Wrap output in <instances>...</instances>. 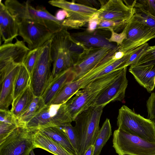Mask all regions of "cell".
<instances>
[{
    "label": "cell",
    "instance_id": "1",
    "mask_svg": "<svg viewBox=\"0 0 155 155\" xmlns=\"http://www.w3.org/2000/svg\"><path fill=\"white\" fill-rule=\"evenodd\" d=\"M84 48L65 27L54 33L51 47L53 67L48 85L61 72L71 67Z\"/></svg>",
    "mask_w": 155,
    "mask_h": 155
},
{
    "label": "cell",
    "instance_id": "2",
    "mask_svg": "<svg viewBox=\"0 0 155 155\" xmlns=\"http://www.w3.org/2000/svg\"><path fill=\"white\" fill-rule=\"evenodd\" d=\"M124 68L115 70L91 82L65 103L72 121L79 114L93 106L100 95L119 76Z\"/></svg>",
    "mask_w": 155,
    "mask_h": 155
},
{
    "label": "cell",
    "instance_id": "3",
    "mask_svg": "<svg viewBox=\"0 0 155 155\" xmlns=\"http://www.w3.org/2000/svg\"><path fill=\"white\" fill-rule=\"evenodd\" d=\"M4 4L16 20L26 19L35 22L45 26L53 33L64 27L62 22L58 21L46 8H35L29 1L21 3L16 0H6Z\"/></svg>",
    "mask_w": 155,
    "mask_h": 155
},
{
    "label": "cell",
    "instance_id": "4",
    "mask_svg": "<svg viewBox=\"0 0 155 155\" xmlns=\"http://www.w3.org/2000/svg\"><path fill=\"white\" fill-rule=\"evenodd\" d=\"M104 107H91L75 119L74 127L80 140L78 155H83L90 146L94 145L100 130L99 124Z\"/></svg>",
    "mask_w": 155,
    "mask_h": 155
},
{
    "label": "cell",
    "instance_id": "5",
    "mask_svg": "<svg viewBox=\"0 0 155 155\" xmlns=\"http://www.w3.org/2000/svg\"><path fill=\"white\" fill-rule=\"evenodd\" d=\"M118 128L155 143V127L153 121L137 114L124 105L119 109L117 117Z\"/></svg>",
    "mask_w": 155,
    "mask_h": 155
},
{
    "label": "cell",
    "instance_id": "6",
    "mask_svg": "<svg viewBox=\"0 0 155 155\" xmlns=\"http://www.w3.org/2000/svg\"><path fill=\"white\" fill-rule=\"evenodd\" d=\"M113 147L118 155H155V143L118 128L113 135Z\"/></svg>",
    "mask_w": 155,
    "mask_h": 155
},
{
    "label": "cell",
    "instance_id": "7",
    "mask_svg": "<svg viewBox=\"0 0 155 155\" xmlns=\"http://www.w3.org/2000/svg\"><path fill=\"white\" fill-rule=\"evenodd\" d=\"M48 3L68 13L67 17L62 22L63 26L67 28L76 29L82 27L96 15L98 10L86 5L65 0H52Z\"/></svg>",
    "mask_w": 155,
    "mask_h": 155
},
{
    "label": "cell",
    "instance_id": "8",
    "mask_svg": "<svg viewBox=\"0 0 155 155\" xmlns=\"http://www.w3.org/2000/svg\"><path fill=\"white\" fill-rule=\"evenodd\" d=\"M51 38L42 46L31 77L30 87L35 96H42L51 76L52 63L51 49Z\"/></svg>",
    "mask_w": 155,
    "mask_h": 155
},
{
    "label": "cell",
    "instance_id": "9",
    "mask_svg": "<svg viewBox=\"0 0 155 155\" xmlns=\"http://www.w3.org/2000/svg\"><path fill=\"white\" fill-rule=\"evenodd\" d=\"M72 120L66 110L65 103L50 104L46 106L27 124L26 127L33 130L53 126L71 124Z\"/></svg>",
    "mask_w": 155,
    "mask_h": 155
},
{
    "label": "cell",
    "instance_id": "10",
    "mask_svg": "<svg viewBox=\"0 0 155 155\" xmlns=\"http://www.w3.org/2000/svg\"><path fill=\"white\" fill-rule=\"evenodd\" d=\"M35 130L18 127L0 143V155H29L34 149L32 134Z\"/></svg>",
    "mask_w": 155,
    "mask_h": 155
},
{
    "label": "cell",
    "instance_id": "11",
    "mask_svg": "<svg viewBox=\"0 0 155 155\" xmlns=\"http://www.w3.org/2000/svg\"><path fill=\"white\" fill-rule=\"evenodd\" d=\"M16 21L18 25V35L27 43L30 50L41 47L53 35L47 28L38 23L26 19Z\"/></svg>",
    "mask_w": 155,
    "mask_h": 155
},
{
    "label": "cell",
    "instance_id": "12",
    "mask_svg": "<svg viewBox=\"0 0 155 155\" xmlns=\"http://www.w3.org/2000/svg\"><path fill=\"white\" fill-rule=\"evenodd\" d=\"M126 38L119 50L128 53L155 38V30L132 18L125 27Z\"/></svg>",
    "mask_w": 155,
    "mask_h": 155
},
{
    "label": "cell",
    "instance_id": "13",
    "mask_svg": "<svg viewBox=\"0 0 155 155\" xmlns=\"http://www.w3.org/2000/svg\"><path fill=\"white\" fill-rule=\"evenodd\" d=\"M134 3L129 5L121 0H109L101 5L96 16L101 21L129 22L135 13Z\"/></svg>",
    "mask_w": 155,
    "mask_h": 155
},
{
    "label": "cell",
    "instance_id": "14",
    "mask_svg": "<svg viewBox=\"0 0 155 155\" xmlns=\"http://www.w3.org/2000/svg\"><path fill=\"white\" fill-rule=\"evenodd\" d=\"M112 50L104 48H84L71 67L74 76V81L95 68Z\"/></svg>",
    "mask_w": 155,
    "mask_h": 155
},
{
    "label": "cell",
    "instance_id": "15",
    "mask_svg": "<svg viewBox=\"0 0 155 155\" xmlns=\"http://www.w3.org/2000/svg\"><path fill=\"white\" fill-rule=\"evenodd\" d=\"M21 64L12 63L0 69V109L8 110L13 100L16 78Z\"/></svg>",
    "mask_w": 155,
    "mask_h": 155
},
{
    "label": "cell",
    "instance_id": "16",
    "mask_svg": "<svg viewBox=\"0 0 155 155\" xmlns=\"http://www.w3.org/2000/svg\"><path fill=\"white\" fill-rule=\"evenodd\" d=\"M127 67L124 68L117 79L99 96L93 106L105 107L116 101L123 102L128 84L126 78Z\"/></svg>",
    "mask_w": 155,
    "mask_h": 155
},
{
    "label": "cell",
    "instance_id": "17",
    "mask_svg": "<svg viewBox=\"0 0 155 155\" xmlns=\"http://www.w3.org/2000/svg\"><path fill=\"white\" fill-rule=\"evenodd\" d=\"M14 43L3 44L0 47V68L12 63L22 64L30 49L24 42L17 38Z\"/></svg>",
    "mask_w": 155,
    "mask_h": 155
},
{
    "label": "cell",
    "instance_id": "18",
    "mask_svg": "<svg viewBox=\"0 0 155 155\" xmlns=\"http://www.w3.org/2000/svg\"><path fill=\"white\" fill-rule=\"evenodd\" d=\"M0 32L4 44L12 43L18 35L17 22L5 4L0 2Z\"/></svg>",
    "mask_w": 155,
    "mask_h": 155
},
{
    "label": "cell",
    "instance_id": "19",
    "mask_svg": "<svg viewBox=\"0 0 155 155\" xmlns=\"http://www.w3.org/2000/svg\"><path fill=\"white\" fill-rule=\"evenodd\" d=\"M74 79L71 67L60 73L47 86L41 96L46 105L51 104L63 87Z\"/></svg>",
    "mask_w": 155,
    "mask_h": 155
},
{
    "label": "cell",
    "instance_id": "20",
    "mask_svg": "<svg viewBox=\"0 0 155 155\" xmlns=\"http://www.w3.org/2000/svg\"><path fill=\"white\" fill-rule=\"evenodd\" d=\"M32 141L34 149L41 148L54 155H75L39 129L34 131Z\"/></svg>",
    "mask_w": 155,
    "mask_h": 155
},
{
    "label": "cell",
    "instance_id": "21",
    "mask_svg": "<svg viewBox=\"0 0 155 155\" xmlns=\"http://www.w3.org/2000/svg\"><path fill=\"white\" fill-rule=\"evenodd\" d=\"M71 35L75 40L85 48H104L114 49L117 47V45L109 42L107 38L86 31L74 33Z\"/></svg>",
    "mask_w": 155,
    "mask_h": 155
},
{
    "label": "cell",
    "instance_id": "22",
    "mask_svg": "<svg viewBox=\"0 0 155 155\" xmlns=\"http://www.w3.org/2000/svg\"><path fill=\"white\" fill-rule=\"evenodd\" d=\"M129 71L138 83L150 93L155 86V65L130 66Z\"/></svg>",
    "mask_w": 155,
    "mask_h": 155
},
{
    "label": "cell",
    "instance_id": "23",
    "mask_svg": "<svg viewBox=\"0 0 155 155\" xmlns=\"http://www.w3.org/2000/svg\"><path fill=\"white\" fill-rule=\"evenodd\" d=\"M35 97L30 85L12 102L10 111L17 120L27 109L32 102Z\"/></svg>",
    "mask_w": 155,
    "mask_h": 155
},
{
    "label": "cell",
    "instance_id": "24",
    "mask_svg": "<svg viewBox=\"0 0 155 155\" xmlns=\"http://www.w3.org/2000/svg\"><path fill=\"white\" fill-rule=\"evenodd\" d=\"M38 129L61 144L70 152L75 155H78L67 135L59 126L41 128Z\"/></svg>",
    "mask_w": 155,
    "mask_h": 155
},
{
    "label": "cell",
    "instance_id": "25",
    "mask_svg": "<svg viewBox=\"0 0 155 155\" xmlns=\"http://www.w3.org/2000/svg\"><path fill=\"white\" fill-rule=\"evenodd\" d=\"M46 105L41 97L35 96L27 109L18 119L19 126L26 127L28 122L39 114Z\"/></svg>",
    "mask_w": 155,
    "mask_h": 155
},
{
    "label": "cell",
    "instance_id": "26",
    "mask_svg": "<svg viewBox=\"0 0 155 155\" xmlns=\"http://www.w3.org/2000/svg\"><path fill=\"white\" fill-rule=\"evenodd\" d=\"M30 74L22 64L15 81L13 102L30 85Z\"/></svg>",
    "mask_w": 155,
    "mask_h": 155
},
{
    "label": "cell",
    "instance_id": "27",
    "mask_svg": "<svg viewBox=\"0 0 155 155\" xmlns=\"http://www.w3.org/2000/svg\"><path fill=\"white\" fill-rule=\"evenodd\" d=\"M112 129L110 120L107 118L100 129L94 144L93 155H99L103 147L112 135Z\"/></svg>",
    "mask_w": 155,
    "mask_h": 155
},
{
    "label": "cell",
    "instance_id": "28",
    "mask_svg": "<svg viewBox=\"0 0 155 155\" xmlns=\"http://www.w3.org/2000/svg\"><path fill=\"white\" fill-rule=\"evenodd\" d=\"M134 8L135 13L132 19L151 28L155 30V17L143 9Z\"/></svg>",
    "mask_w": 155,
    "mask_h": 155
},
{
    "label": "cell",
    "instance_id": "29",
    "mask_svg": "<svg viewBox=\"0 0 155 155\" xmlns=\"http://www.w3.org/2000/svg\"><path fill=\"white\" fill-rule=\"evenodd\" d=\"M42 46L30 50L26 56L22 63L28 71L31 77L41 53Z\"/></svg>",
    "mask_w": 155,
    "mask_h": 155
},
{
    "label": "cell",
    "instance_id": "30",
    "mask_svg": "<svg viewBox=\"0 0 155 155\" xmlns=\"http://www.w3.org/2000/svg\"><path fill=\"white\" fill-rule=\"evenodd\" d=\"M155 65V45L149 46L133 66H145Z\"/></svg>",
    "mask_w": 155,
    "mask_h": 155
},
{
    "label": "cell",
    "instance_id": "31",
    "mask_svg": "<svg viewBox=\"0 0 155 155\" xmlns=\"http://www.w3.org/2000/svg\"><path fill=\"white\" fill-rule=\"evenodd\" d=\"M60 127L67 135L71 144L78 155L80 147V140L74 127L71 124Z\"/></svg>",
    "mask_w": 155,
    "mask_h": 155
},
{
    "label": "cell",
    "instance_id": "32",
    "mask_svg": "<svg viewBox=\"0 0 155 155\" xmlns=\"http://www.w3.org/2000/svg\"><path fill=\"white\" fill-rule=\"evenodd\" d=\"M129 22H115L101 20L97 26V29L110 31L113 30L114 32L118 33L120 31H122Z\"/></svg>",
    "mask_w": 155,
    "mask_h": 155
},
{
    "label": "cell",
    "instance_id": "33",
    "mask_svg": "<svg viewBox=\"0 0 155 155\" xmlns=\"http://www.w3.org/2000/svg\"><path fill=\"white\" fill-rule=\"evenodd\" d=\"M149 44L147 43L135 49L127 61L125 67L134 65L137 63L141 56L147 49Z\"/></svg>",
    "mask_w": 155,
    "mask_h": 155
},
{
    "label": "cell",
    "instance_id": "34",
    "mask_svg": "<svg viewBox=\"0 0 155 155\" xmlns=\"http://www.w3.org/2000/svg\"><path fill=\"white\" fill-rule=\"evenodd\" d=\"M134 7L143 9L155 17V0H135Z\"/></svg>",
    "mask_w": 155,
    "mask_h": 155
},
{
    "label": "cell",
    "instance_id": "35",
    "mask_svg": "<svg viewBox=\"0 0 155 155\" xmlns=\"http://www.w3.org/2000/svg\"><path fill=\"white\" fill-rule=\"evenodd\" d=\"M110 31L111 35L110 37L107 38L108 41L110 42H115L117 46H121L126 38L125 27L122 31L119 33L114 32L113 30Z\"/></svg>",
    "mask_w": 155,
    "mask_h": 155
},
{
    "label": "cell",
    "instance_id": "36",
    "mask_svg": "<svg viewBox=\"0 0 155 155\" xmlns=\"http://www.w3.org/2000/svg\"><path fill=\"white\" fill-rule=\"evenodd\" d=\"M148 119H151L155 117V92L151 94L146 103Z\"/></svg>",
    "mask_w": 155,
    "mask_h": 155
},
{
    "label": "cell",
    "instance_id": "37",
    "mask_svg": "<svg viewBox=\"0 0 155 155\" xmlns=\"http://www.w3.org/2000/svg\"><path fill=\"white\" fill-rule=\"evenodd\" d=\"M101 20L97 18L96 15L91 19L87 22L86 31L90 33H93L97 29V26Z\"/></svg>",
    "mask_w": 155,
    "mask_h": 155
},
{
    "label": "cell",
    "instance_id": "38",
    "mask_svg": "<svg viewBox=\"0 0 155 155\" xmlns=\"http://www.w3.org/2000/svg\"><path fill=\"white\" fill-rule=\"evenodd\" d=\"M55 16L59 21L62 22L68 16V13L65 10L61 9L58 10Z\"/></svg>",
    "mask_w": 155,
    "mask_h": 155
},
{
    "label": "cell",
    "instance_id": "39",
    "mask_svg": "<svg viewBox=\"0 0 155 155\" xmlns=\"http://www.w3.org/2000/svg\"><path fill=\"white\" fill-rule=\"evenodd\" d=\"M94 147L93 145L90 146L83 155H93Z\"/></svg>",
    "mask_w": 155,
    "mask_h": 155
},
{
    "label": "cell",
    "instance_id": "40",
    "mask_svg": "<svg viewBox=\"0 0 155 155\" xmlns=\"http://www.w3.org/2000/svg\"><path fill=\"white\" fill-rule=\"evenodd\" d=\"M153 122L155 127V117H154L150 119Z\"/></svg>",
    "mask_w": 155,
    "mask_h": 155
},
{
    "label": "cell",
    "instance_id": "41",
    "mask_svg": "<svg viewBox=\"0 0 155 155\" xmlns=\"http://www.w3.org/2000/svg\"><path fill=\"white\" fill-rule=\"evenodd\" d=\"M30 153H31V155H35V154L33 153V150H32L31 151V152Z\"/></svg>",
    "mask_w": 155,
    "mask_h": 155
}]
</instances>
